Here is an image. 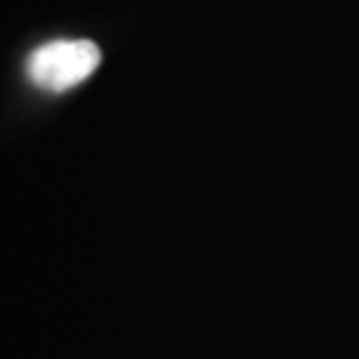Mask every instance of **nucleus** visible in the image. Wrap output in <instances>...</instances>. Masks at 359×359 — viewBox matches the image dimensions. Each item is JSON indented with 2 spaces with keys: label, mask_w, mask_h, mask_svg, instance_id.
Listing matches in <instances>:
<instances>
[{
  "label": "nucleus",
  "mask_w": 359,
  "mask_h": 359,
  "mask_svg": "<svg viewBox=\"0 0 359 359\" xmlns=\"http://www.w3.org/2000/svg\"><path fill=\"white\" fill-rule=\"evenodd\" d=\"M102 65V51L90 40H53L29 53L27 77L48 93H65L86 83Z\"/></svg>",
  "instance_id": "1"
}]
</instances>
